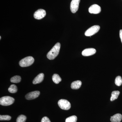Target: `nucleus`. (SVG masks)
Masks as SVG:
<instances>
[{"instance_id":"obj_1","label":"nucleus","mask_w":122,"mask_h":122,"mask_svg":"<svg viewBox=\"0 0 122 122\" xmlns=\"http://www.w3.org/2000/svg\"><path fill=\"white\" fill-rule=\"evenodd\" d=\"M61 44L59 42L56 43L51 50L48 53L47 57L50 60L54 59L58 56L61 48Z\"/></svg>"},{"instance_id":"obj_2","label":"nucleus","mask_w":122,"mask_h":122,"mask_svg":"<svg viewBox=\"0 0 122 122\" xmlns=\"http://www.w3.org/2000/svg\"><path fill=\"white\" fill-rule=\"evenodd\" d=\"M34 61V59L33 57H26L20 61L19 65L22 67H27L32 65Z\"/></svg>"},{"instance_id":"obj_3","label":"nucleus","mask_w":122,"mask_h":122,"mask_svg":"<svg viewBox=\"0 0 122 122\" xmlns=\"http://www.w3.org/2000/svg\"><path fill=\"white\" fill-rule=\"evenodd\" d=\"M15 99L9 96L2 97L0 99V104L3 106H8L12 105L14 102Z\"/></svg>"},{"instance_id":"obj_4","label":"nucleus","mask_w":122,"mask_h":122,"mask_svg":"<svg viewBox=\"0 0 122 122\" xmlns=\"http://www.w3.org/2000/svg\"><path fill=\"white\" fill-rule=\"evenodd\" d=\"M100 29V26L98 25L92 26L86 31L85 35L86 36H91L98 32Z\"/></svg>"},{"instance_id":"obj_5","label":"nucleus","mask_w":122,"mask_h":122,"mask_svg":"<svg viewBox=\"0 0 122 122\" xmlns=\"http://www.w3.org/2000/svg\"><path fill=\"white\" fill-rule=\"evenodd\" d=\"M58 103L59 107L62 110H67L70 109L71 107V105L69 102L66 99H60Z\"/></svg>"},{"instance_id":"obj_6","label":"nucleus","mask_w":122,"mask_h":122,"mask_svg":"<svg viewBox=\"0 0 122 122\" xmlns=\"http://www.w3.org/2000/svg\"><path fill=\"white\" fill-rule=\"evenodd\" d=\"M46 13L45 10L42 9L38 10L34 13V17L37 20H41L45 16Z\"/></svg>"},{"instance_id":"obj_7","label":"nucleus","mask_w":122,"mask_h":122,"mask_svg":"<svg viewBox=\"0 0 122 122\" xmlns=\"http://www.w3.org/2000/svg\"><path fill=\"white\" fill-rule=\"evenodd\" d=\"M80 1V0H72L70 4V10L72 13H75L78 10Z\"/></svg>"},{"instance_id":"obj_8","label":"nucleus","mask_w":122,"mask_h":122,"mask_svg":"<svg viewBox=\"0 0 122 122\" xmlns=\"http://www.w3.org/2000/svg\"><path fill=\"white\" fill-rule=\"evenodd\" d=\"M101 11V7L98 5L94 4L92 5L89 9L90 13L94 14H98Z\"/></svg>"},{"instance_id":"obj_9","label":"nucleus","mask_w":122,"mask_h":122,"mask_svg":"<svg viewBox=\"0 0 122 122\" xmlns=\"http://www.w3.org/2000/svg\"><path fill=\"white\" fill-rule=\"evenodd\" d=\"M39 91H34L30 92L25 95V97L27 100H30L37 98L40 95Z\"/></svg>"},{"instance_id":"obj_10","label":"nucleus","mask_w":122,"mask_h":122,"mask_svg":"<svg viewBox=\"0 0 122 122\" xmlns=\"http://www.w3.org/2000/svg\"><path fill=\"white\" fill-rule=\"evenodd\" d=\"M96 52V49L94 48H87L82 51V54L84 56H88L94 54Z\"/></svg>"},{"instance_id":"obj_11","label":"nucleus","mask_w":122,"mask_h":122,"mask_svg":"<svg viewBox=\"0 0 122 122\" xmlns=\"http://www.w3.org/2000/svg\"><path fill=\"white\" fill-rule=\"evenodd\" d=\"M44 78V74L42 73L39 74L34 79L33 81V84H37L41 83L43 81Z\"/></svg>"},{"instance_id":"obj_12","label":"nucleus","mask_w":122,"mask_h":122,"mask_svg":"<svg viewBox=\"0 0 122 122\" xmlns=\"http://www.w3.org/2000/svg\"><path fill=\"white\" fill-rule=\"evenodd\" d=\"M122 119V115L120 114H117L111 116L110 120L112 122H120Z\"/></svg>"},{"instance_id":"obj_13","label":"nucleus","mask_w":122,"mask_h":122,"mask_svg":"<svg viewBox=\"0 0 122 122\" xmlns=\"http://www.w3.org/2000/svg\"><path fill=\"white\" fill-rule=\"evenodd\" d=\"M82 85V82L80 81H77L73 82L71 85V87L74 90L78 89L81 87Z\"/></svg>"},{"instance_id":"obj_14","label":"nucleus","mask_w":122,"mask_h":122,"mask_svg":"<svg viewBox=\"0 0 122 122\" xmlns=\"http://www.w3.org/2000/svg\"><path fill=\"white\" fill-rule=\"evenodd\" d=\"M120 94V92L118 91H116L112 92L111 94V97L110 98L111 101H113L118 98V97Z\"/></svg>"},{"instance_id":"obj_15","label":"nucleus","mask_w":122,"mask_h":122,"mask_svg":"<svg viewBox=\"0 0 122 122\" xmlns=\"http://www.w3.org/2000/svg\"><path fill=\"white\" fill-rule=\"evenodd\" d=\"M53 81L56 84H58L61 81V78L58 74H55L52 76Z\"/></svg>"},{"instance_id":"obj_16","label":"nucleus","mask_w":122,"mask_h":122,"mask_svg":"<svg viewBox=\"0 0 122 122\" xmlns=\"http://www.w3.org/2000/svg\"><path fill=\"white\" fill-rule=\"evenodd\" d=\"M21 80L20 76H15L11 78L10 81L11 82L14 83H18L20 82Z\"/></svg>"},{"instance_id":"obj_17","label":"nucleus","mask_w":122,"mask_h":122,"mask_svg":"<svg viewBox=\"0 0 122 122\" xmlns=\"http://www.w3.org/2000/svg\"><path fill=\"white\" fill-rule=\"evenodd\" d=\"M17 88L15 85H12L10 86L8 89V91L10 93H14L17 92Z\"/></svg>"},{"instance_id":"obj_18","label":"nucleus","mask_w":122,"mask_h":122,"mask_svg":"<svg viewBox=\"0 0 122 122\" xmlns=\"http://www.w3.org/2000/svg\"><path fill=\"white\" fill-rule=\"evenodd\" d=\"M115 84L118 86H120L122 84V79L120 76H117L115 79Z\"/></svg>"},{"instance_id":"obj_19","label":"nucleus","mask_w":122,"mask_h":122,"mask_svg":"<svg viewBox=\"0 0 122 122\" xmlns=\"http://www.w3.org/2000/svg\"><path fill=\"white\" fill-rule=\"evenodd\" d=\"M77 119V118L76 116H72L67 118L66 119V122H76Z\"/></svg>"},{"instance_id":"obj_20","label":"nucleus","mask_w":122,"mask_h":122,"mask_svg":"<svg viewBox=\"0 0 122 122\" xmlns=\"http://www.w3.org/2000/svg\"><path fill=\"white\" fill-rule=\"evenodd\" d=\"M26 119V116L23 115H21L18 117L16 119V122H25Z\"/></svg>"},{"instance_id":"obj_21","label":"nucleus","mask_w":122,"mask_h":122,"mask_svg":"<svg viewBox=\"0 0 122 122\" xmlns=\"http://www.w3.org/2000/svg\"><path fill=\"white\" fill-rule=\"evenodd\" d=\"M11 116L8 115H0V120H11Z\"/></svg>"},{"instance_id":"obj_22","label":"nucleus","mask_w":122,"mask_h":122,"mask_svg":"<svg viewBox=\"0 0 122 122\" xmlns=\"http://www.w3.org/2000/svg\"><path fill=\"white\" fill-rule=\"evenodd\" d=\"M41 122H51L49 119V118L47 117H44L42 119Z\"/></svg>"},{"instance_id":"obj_23","label":"nucleus","mask_w":122,"mask_h":122,"mask_svg":"<svg viewBox=\"0 0 122 122\" xmlns=\"http://www.w3.org/2000/svg\"><path fill=\"white\" fill-rule=\"evenodd\" d=\"M119 36L122 44V30H120L119 31Z\"/></svg>"},{"instance_id":"obj_24","label":"nucleus","mask_w":122,"mask_h":122,"mask_svg":"<svg viewBox=\"0 0 122 122\" xmlns=\"http://www.w3.org/2000/svg\"><path fill=\"white\" fill-rule=\"evenodd\" d=\"M1 39V37H0V39Z\"/></svg>"}]
</instances>
